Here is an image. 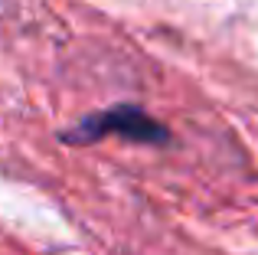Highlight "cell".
Wrapping results in <instances>:
<instances>
[{
	"instance_id": "cell-1",
	"label": "cell",
	"mask_w": 258,
	"mask_h": 255,
	"mask_svg": "<svg viewBox=\"0 0 258 255\" xmlns=\"http://www.w3.org/2000/svg\"><path fill=\"white\" fill-rule=\"evenodd\" d=\"M108 134H121L134 144H167L170 141L167 124L147 115L141 105H111L105 111H95L79 124H72L62 134V141L66 144H95V141H105Z\"/></svg>"
}]
</instances>
